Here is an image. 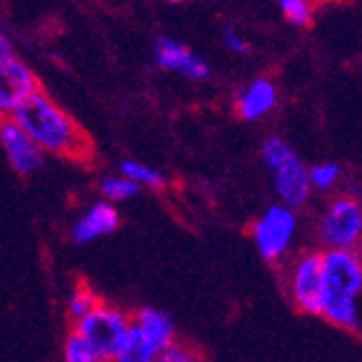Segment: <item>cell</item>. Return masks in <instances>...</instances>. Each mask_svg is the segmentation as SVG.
Wrapping results in <instances>:
<instances>
[{"instance_id":"6da1fadb","label":"cell","mask_w":362,"mask_h":362,"mask_svg":"<svg viewBox=\"0 0 362 362\" xmlns=\"http://www.w3.org/2000/svg\"><path fill=\"white\" fill-rule=\"evenodd\" d=\"M45 155L84 161L90 157V137L47 90L38 88L9 115Z\"/></svg>"},{"instance_id":"7a4b0ae2","label":"cell","mask_w":362,"mask_h":362,"mask_svg":"<svg viewBox=\"0 0 362 362\" xmlns=\"http://www.w3.org/2000/svg\"><path fill=\"white\" fill-rule=\"evenodd\" d=\"M362 259L358 252L322 250V294L320 312L327 322L345 332L360 329Z\"/></svg>"},{"instance_id":"3957f363","label":"cell","mask_w":362,"mask_h":362,"mask_svg":"<svg viewBox=\"0 0 362 362\" xmlns=\"http://www.w3.org/2000/svg\"><path fill=\"white\" fill-rule=\"evenodd\" d=\"M131 314L108 303H100L90 314L74 322V332L106 362H113L131 338Z\"/></svg>"},{"instance_id":"277c9868","label":"cell","mask_w":362,"mask_h":362,"mask_svg":"<svg viewBox=\"0 0 362 362\" xmlns=\"http://www.w3.org/2000/svg\"><path fill=\"white\" fill-rule=\"evenodd\" d=\"M318 239L325 250L358 252L362 239V206L354 194H340L327 204L318 221Z\"/></svg>"},{"instance_id":"5b68a950","label":"cell","mask_w":362,"mask_h":362,"mask_svg":"<svg viewBox=\"0 0 362 362\" xmlns=\"http://www.w3.org/2000/svg\"><path fill=\"white\" fill-rule=\"evenodd\" d=\"M285 289L300 314L318 316L322 294V250H307L289 263Z\"/></svg>"},{"instance_id":"8992f818","label":"cell","mask_w":362,"mask_h":362,"mask_svg":"<svg viewBox=\"0 0 362 362\" xmlns=\"http://www.w3.org/2000/svg\"><path fill=\"white\" fill-rule=\"evenodd\" d=\"M296 212L281 204L269 206L252 226V241L265 261H281L296 237Z\"/></svg>"},{"instance_id":"52a82bcc","label":"cell","mask_w":362,"mask_h":362,"mask_svg":"<svg viewBox=\"0 0 362 362\" xmlns=\"http://www.w3.org/2000/svg\"><path fill=\"white\" fill-rule=\"evenodd\" d=\"M38 88V78L23 60H5L0 64V117H9Z\"/></svg>"},{"instance_id":"ba28073f","label":"cell","mask_w":362,"mask_h":362,"mask_svg":"<svg viewBox=\"0 0 362 362\" xmlns=\"http://www.w3.org/2000/svg\"><path fill=\"white\" fill-rule=\"evenodd\" d=\"M0 146L18 175H31L42 166V153L11 117H0Z\"/></svg>"},{"instance_id":"9c48e42d","label":"cell","mask_w":362,"mask_h":362,"mask_svg":"<svg viewBox=\"0 0 362 362\" xmlns=\"http://www.w3.org/2000/svg\"><path fill=\"white\" fill-rule=\"evenodd\" d=\"M269 173L274 177V190L283 202L281 206L296 210L307 204L312 188H310V179H307V166L303 164V159L296 153L287 155L281 164L274 166Z\"/></svg>"},{"instance_id":"30bf717a","label":"cell","mask_w":362,"mask_h":362,"mask_svg":"<svg viewBox=\"0 0 362 362\" xmlns=\"http://www.w3.org/2000/svg\"><path fill=\"white\" fill-rule=\"evenodd\" d=\"M153 56L157 66L175 71V74H181L192 82H204L210 78V66L175 38H166V35L157 38L153 47Z\"/></svg>"},{"instance_id":"8fae6325","label":"cell","mask_w":362,"mask_h":362,"mask_svg":"<svg viewBox=\"0 0 362 362\" xmlns=\"http://www.w3.org/2000/svg\"><path fill=\"white\" fill-rule=\"evenodd\" d=\"M131 320H133V332L146 342L155 354L168 349L177 340L175 320L166 312L157 310V307H141V310H137L131 316Z\"/></svg>"},{"instance_id":"7c38bea8","label":"cell","mask_w":362,"mask_h":362,"mask_svg":"<svg viewBox=\"0 0 362 362\" xmlns=\"http://www.w3.org/2000/svg\"><path fill=\"white\" fill-rule=\"evenodd\" d=\"M279 102V88L269 78H257L245 84L234 100L237 115L245 122H259L267 117Z\"/></svg>"},{"instance_id":"4fadbf2b","label":"cell","mask_w":362,"mask_h":362,"mask_svg":"<svg viewBox=\"0 0 362 362\" xmlns=\"http://www.w3.org/2000/svg\"><path fill=\"white\" fill-rule=\"evenodd\" d=\"M119 212L113 204L108 202H95L80 219L76 221L74 230H71V239L78 245L93 243L102 237H108L119 228Z\"/></svg>"},{"instance_id":"5bb4252c","label":"cell","mask_w":362,"mask_h":362,"mask_svg":"<svg viewBox=\"0 0 362 362\" xmlns=\"http://www.w3.org/2000/svg\"><path fill=\"white\" fill-rule=\"evenodd\" d=\"M119 175L124 179L133 181L135 186H144V188H153V190H161L166 186V177L161 175L159 170L141 164V161H135V159H124L119 164Z\"/></svg>"},{"instance_id":"9a60e30c","label":"cell","mask_w":362,"mask_h":362,"mask_svg":"<svg viewBox=\"0 0 362 362\" xmlns=\"http://www.w3.org/2000/svg\"><path fill=\"white\" fill-rule=\"evenodd\" d=\"M100 296L90 289L86 283H78L74 289H71L69 294V303H66V312H69V318L78 322L80 318H84L86 314H90L100 305Z\"/></svg>"},{"instance_id":"2e32d148","label":"cell","mask_w":362,"mask_h":362,"mask_svg":"<svg viewBox=\"0 0 362 362\" xmlns=\"http://www.w3.org/2000/svg\"><path fill=\"white\" fill-rule=\"evenodd\" d=\"M307 179H310V188L318 192L334 190L342 179V166L336 161H322L312 168H307Z\"/></svg>"},{"instance_id":"e0dca14e","label":"cell","mask_w":362,"mask_h":362,"mask_svg":"<svg viewBox=\"0 0 362 362\" xmlns=\"http://www.w3.org/2000/svg\"><path fill=\"white\" fill-rule=\"evenodd\" d=\"M100 192L104 197V202L115 206V202H126V199L135 197L139 192V186H135L129 179H124L122 175L102 177L100 179Z\"/></svg>"},{"instance_id":"ac0fdd59","label":"cell","mask_w":362,"mask_h":362,"mask_svg":"<svg viewBox=\"0 0 362 362\" xmlns=\"http://www.w3.org/2000/svg\"><path fill=\"white\" fill-rule=\"evenodd\" d=\"M62 358H64V362H106L104 358H100L93 349H90L74 329L69 332V336L64 340Z\"/></svg>"},{"instance_id":"d6986e66","label":"cell","mask_w":362,"mask_h":362,"mask_svg":"<svg viewBox=\"0 0 362 362\" xmlns=\"http://www.w3.org/2000/svg\"><path fill=\"white\" fill-rule=\"evenodd\" d=\"M281 13L294 27H310L314 21V7L307 0H281Z\"/></svg>"},{"instance_id":"ffe728a7","label":"cell","mask_w":362,"mask_h":362,"mask_svg":"<svg viewBox=\"0 0 362 362\" xmlns=\"http://www.w3.org/2000/svg\"><path fill=\"white\" fill-rule=\"evenodd\" d=\"M155 362H208V360H206V356L199 351L194 345H188V342H181V340H175L168 349L157 354Z\"/></svg>"},{"instance_id":"44dd1931","label":"cell","mask_w":362,"mask_h":362,"mask_svg":"<svg viewBox=\"0 0 362 362\" xmlns=\"http://www.w3.org/2000/svg\"><path fill=\"white\" fill-rule=\"evenodd\" d=\"M155 358H157V354L131 329L129 342H126V347L117 354V358L113 362H155Z\"/></svg>"},{"instance_id":"7402d4cb","label":"cell","mask_w":362,"mask_h":362,"mask_svg":"<svg viewBox=\"0 0 362 362\" xmlns=\"http://www.w3.org/2000/svg\"><path fill=\"white\" fill-rule=\"evenodd\" d=\"M221 35H223V45H226L230 51L239 53V56H247V53L252 51V45L243 38V35H239L237 31H234L232 27H223Z\"/></svg>"},{"instance_id":"603a6c76","label":"cell","mask_w":362,"mask_h":362,"mask_svg":"<svg viewBox=\"0 0 362 362\" xmlns=\"http://www.w3.org/2000/svg\"><path fill=\"white\" fill-rule=\"evenodd\" d=\"M16 53H13V49H11V42L7 40V35L0 31V64H3L5 60H9V58H13Z\"/></svg>"}]
</instances>
